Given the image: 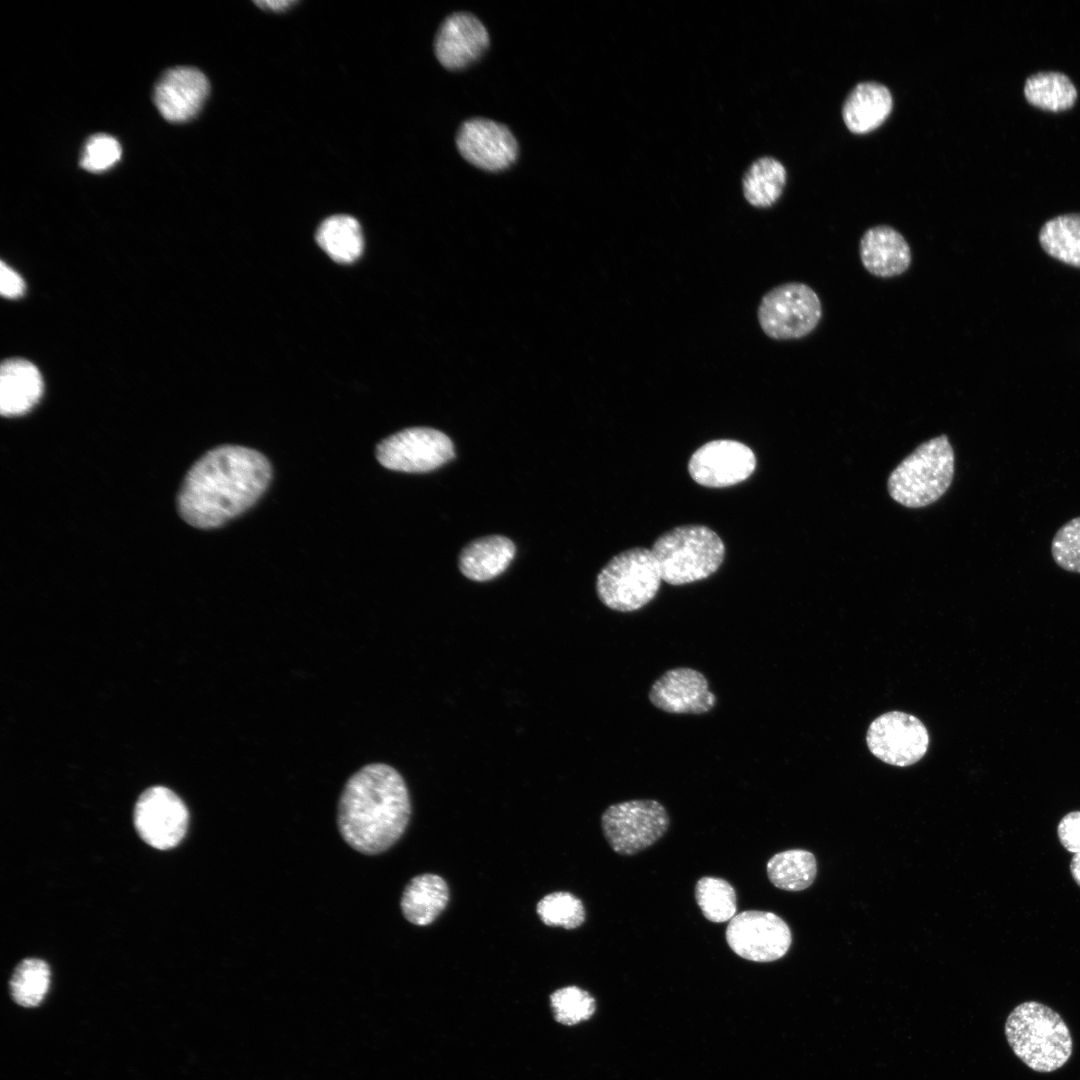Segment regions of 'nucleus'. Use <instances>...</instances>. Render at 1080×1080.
<instances>
[{
  "label": "nucleus",
  "instance_id": "nucleus-14",
  "mask_svg": "<svg viewBox=\"0 0 1080 1080\" xmlns=\"http://www.w3.org/2000/svg\"><path fill=\"white\" fill-rule=\"evenodd\" d=\"M462 157L477 168L498 172L509 168L518 157V143L504 124L485 118L462 123L456 135Z\"/></svg>",
  "mask_w": 1080,
  "mask_h": 1080
},
{
  "label": "nucleus",
  "instance_id": "nucleus-23",
  "mask_svg": "<svg viewBox=\"0 0 1080 1080\" xmlns=\"http://www.w3.org/2000/svg\"><path fill=\"white\" fill-rule=\"evenodd\" d=\"M785 183L784 165L774 157L763 156L756 159L744 173L743 195L751 206L769 208L782 195Z\"/></svg>",
  "mask_w": 1080,
  "mask_h": 1080
},
{
  "label": "nucleus",
  "instance_id": "nucleus-10",
  "mask_svg": "<svg viewBox=\"0 0 1080 1080\" xmlns=\"http://www.w3.org/2000/svg\"><path fill=\"white\" fill-rule=\"evenodd\" d=\"M725 937L736 955L754 962L778 960L792 943L788 924L777 914L760 910L736 914L727 925Z\"/></svg>",
  "mask_w": 1080,
  "mask_h": 1080
},
{
  "label": "nucleus",
  "instance_id": "nucleus-35",
  "mask_svg": "<svg viewBox=\"0 0 1080 1080\" xmlns=\"http://www.w3.org/2000/svg\"><path fill=\"white\" fill-rule=\"evenodd\" d=\"M0 290L1 294L7 298H17L25 290L22 277L4 262H1L0 266Z\"/></svg>",
  "mask_w": 1080,
  "mask_h": 1080
},
{
  "label": "nucleus",
  "instance_id": "nucleus-27",
  "mask_svg": "<svg viewBox=\"0 0 1080 1080\" xmlns=\"http://www.w3.org/2000/svg\"><path fill=\"white\" fill-rule=\"evenodd\" d=\"M1026 99L1033 105L1052 111L1071 107L1077 90L1071 79L1058 71H1040L1030 75L1024 85Z\"/></svg>",
  "mask_w": 1080,
  "mask_h": 1080
},
{
  "label": "nucleus",
  "instance_id": "nucleus-30",
  "mask_svg": "<svg viewBox=\"0 0 1080 1080\" xmlns=\"http://www.w3.org/2000/svg\"><path fill=\"white\" fill-rule=\"evenodd\" d=\"M540 920L547 926L575 929L585 920L582 901L569 892H553L545 895L536 906Z\"/></svg>",
  "mask_w": 1080,
  "mask_h": 1080
},
{
  "label": "nucleus",
  "instance_id": "nucleus-2",
  "mask_svg": "<svg viewBox=\"0 0 1080 1080\" xmlns=\"http://www.w3.org/2000/svg\"><path fill=\"white\" fill-rule=\"evenodd\" d=\"M411 816L405 780L392 766L370 763L346 781L337 825L343 840L365 855L388 850L404 834Z\"/></svg>",
  "mask_w": 1080,
  "mask_h": 1080
},
{
  "label": "nucleus",
  "instance_id": "nucleus-33",
  "mask_svg": "<svg viewBox=\"0 0 1080 1080\" xmlns=\"http://www.w3.org/2000/svg\"><path fill=\"white\" fill-rule=\"evenodd\" d=\"M121 157V146L112 136L96 134L86 142L80 165L90 172H102L111 168Z\"/></svg>",
  "mask_w": 1080,
  "mask_h": 1080
},
{
  "label": "nucleus",
  "instance_id": "nucleus-31",
  "mask_svg": "<svg viewBox=\"0 0 1080 1080\" xmlns=\"http://www.w3.org/2000/svg\"><path fill=\"white\" fill-rule=\"evenodd\" d=\"M554 1018L563 1025H575L592 1017L596 1009L595 999L577 986L557 989L550 995Z\"/></svg>",
  "mask_w": 1080,
  "mask_h": 1080
},
{
  "label": "nucleus",
  "instance_id": "nucleus-7",
  "mask_svg": "<svg viewBox=\"0 0 1080 1080\" xmlns=\"http://www.w3.org/2000/svg\"><path fill=\"white\" fill-rule=\"evenodd\" d=\"M757 318L762 331L773 340H797L808 336L822 318L818 294L802 282H786L761 299Z\"/></svg>",
  "mask_w": 1080,
  "mask_h": 1080
},
{
  "label": "nucleus",
  "instance_id": "nucleus-15",
  "mask_svg": "<svg viewBox=\"0 0 1080 1080\" xmlns=\"http://www.w3.org/2000/svg\"><path fill=\"white\" fill-rule=\"evenodd\" d=\"M648 698L656 708L672 714H704L716 705L707 678L690 667L664 672L651 686Z\"/></svg>",
  "mask_w": 1080,
  "mask_h": 1080
},
{
  "label": "nucleus",
  "instance_id": "nucleus-17",
  "mask_svg": "<svg viewBox=\"0 0 1080 1080\" xmlns=\"http://www.w3.org/2000/svg\"><path fill=\"white\" fill-rule=\"evenodd\" d=\"M209 93L206 76L193 67H174L166 71L154 90V102L160 114L171 122L194 117Z\"/></svg>",
  "mask_w": 1080,
  "mask_h": 1080
},
{
  "label": "nucleus",
  "instance_id": "nucleus-37",
  "mask_svg": "<svg viewBox=\"0 0 1080 1080\" xmlns=\"http://www.w3.org/2000/svg\"><path fill=\"white\" fill-rule=\"evenodd\" d=\"M1070 871L1073 879L1080 886V852L1073 855L1070 863Z\"/></svg>",
  "mask_w": 1080,
  "mask_h": 1080
},
{
  "label": "nucleus",
  "instance_id": "nucleus-24",
  "mask_svg": "<svg viewBox=\"0 0 1080 1080\" xmlns=\"http://www.w3.org/2000/svg\"><path fill=\"white\" fill-rule=\"evenodd\" d=\"M316 241L328 256L342 264L354 262L363 251L360 224L349 215H333L325 219L317 229Z\"/></svg>",
  "mask_w": 1080,
  "mask_h": 1080
},
{
  "label": "nucleus",
  "instance_id": "nucleus-36",
  "mask_svg": "<svg viewBox=\"0 0 1080 1080\" xmlns=\"http://www.w3.org/2000/svg\"><path fill=\"white\" fill-rule=\"evenodd\" d=\"M255 3L258 6H260L261 8L270 9V10H274V11H280V10H283V9H286V8L290 7L295 2L291 1V0H288V1L287 0H280V1H258V2H255Z\"/></svg>",
  "mask_w": 1080,
  "mask_h": 1080
},
{
  "label": "nucleus",
  "instance_id": "nucleus-3",
  "mask_svg": "<svg viewBox=\"0 0 1080 1080\" xmlns=\"http://www.w3.org/2000/svg\"><path fill=\"white\" fill-rule=\"evenodd\" d=\"M1005 1034L1015 1055L1037 1072L1059 1069L1072 1054V1037L1064 1020L1036 1001L1021 1003L1011 1011Z\"/></svg>",
  "mask_w": 1080,
  "mask_h": 1080
},
{
  "label": "nucleus",
  "instance_id": "nucleus-12",
  "mask_svg": "<svg viewBox=\"0 0 1080 1080\" xmlns=\"http://www.w3.org/2000/svg\"><path fill=\"white\" fill-rule=\"evenodd\" d=\"M188 820L183 801L163 786L145 790L135 805V828L142 840L156 849L177 846L185 836Z\"/></svg>",
  "mask_w": 1080,
  "mask_h": 1080
},
{
  "label": "nucleus",
  "instance_id": "nucleus-9",
  "mask_svg": "<svg viewBox=\"0 0 1080 1080\" xmlns=\"http://www.w3.org/2000/svg\"><path fill=\"white\" fill-rule=\"evenodd\" d=\"M455 456L451 439L429 427H412L383 439L376 458L385 468L408 473L435 470Z\"/></svg>",
  "mask_w": 1080,
  "mask_h": 1080
},
{
  "label": "nucleus",
  "instance_id": "nucleus-21",
  "mask_svg": "<svg viewBox=\"0 0 1080 1080\" xmlns=\"http://www.w3.org/2000/svg\"><path fill=\"white\" fill-rule=\"evenodd\" d=\"M448 901L449 889L445 880L437 874L423 873L405 886L400 908L408 922L426 926L443 912Z\"/></svg>",
  "mask_w": 1080,
  "mask_h": 1080
},
{
  "label": "nucleus",
  "instance_id": "nucleus-18",
  "mask_svg": "<svg viewBox=\"0 0 1080 1080\" xmlns=\"http://www.w3.org/2000/svg\"><path fill=\"white\" fill-rule=\"evenodd\" d=\"M859 255L863 267L879 278L899 276L912 263L907 240L888 225L873 226L864 232L859 243Z\"/></svg>",
  "mask_w": 1080,
  "mask_h": 1080
},
{
  "label": "nucleus",
  "instance_id": "nucleus-4",
  "mask_svg": "<svg viewBox=\"0 0 1080 1080\" xmlns=\"http://www.w3.org/2000/svg\"><path fill=\"white\" fill-rule=\"evenodd\" d=\"M954 475V452L946 435L919 445L891 472L890 496L908 508H922L937 501Z\"/></svg>",
  "mask_w": 1080,
  "mask_h": 1080
},
{
  "label": "nucleus",
  "instance_id": "nucleus-32",
  "mask_svg": "<svg viewBox=\"0 0 1080 1080\" xmlns=\"http://www.w3.org/2000/svg\"><path fill=\"white\" fill-rule=\"evenodd\" d=\"M1051 555L1061 569L1080 574V516L1070 519L1054 534Z\"/></svg>",
  "mask_w": 1080,
  "mask_h": 1080
},
{
  "label": "nucleus",
  "instance_id": "nucleus-19",
  "mask_svg": "<svg viewBox=\"0 0 1080 1080\" xmlns=\"http://www.w3.org/2000/svg\"><path fill=\"white\" fill-rule=\"evenodd\" d=\"M43 380L37 367L20 358L6 360L0 370V411L3 416L21 415L39 401Z\"/></svg>",
  "mask_w": 1080,
  "mask_h": 1080
},
{
  "label": "nucleus",
  "instance_id": "nucleus-1",
  "mask_svg": "<svg viewBox=\"0 0 1080 1080\" xmlns=\"http://www.w3.org/2000/svg\"><path fill=\"white\" fill-rule=\"evenodd\" d=\"M271 476L268 459L254 449L213 448L187 472L177 497L178 512L196 528L219 527L254 505Z\"/></svg>",
  "mask_w": 1080,
  "mask_h": 1080
},
{
  "label": "nucleus",
  "instance_id": "nucleus-5",
  "mask_svg": "<svg viewBox=\"0 0 1080 1080\" xmlns=\"http://www.w3.org/2000/svg\"><path fill=\"white\" fill-rule=\"evenodd\" d=\"M662 580L683 585L712 575L723 562L721 538L703 525H683L662 534L651 549Z\"/></svg>",
  "mask_w": 1080,
  "mask_h": 1080
},
{
  "label": "nucleus",
  "instance_id": "nucleus-34",
  "mask_svg": "<svg viewBox=\"0 0 1080 1080\" xmlns=\"http://www.w3.org/2000/svg\"><path fill=\"white\" fill-rule=\"evenodd\" d=\"M1057 835L1067 851L1074 854L1080 852V811L1063 816L1057 827Z\"/></svg>",
  "mask_w": 1080,
  "mask_h": 1080
},
{
  "label": "nucleus",
  "instance_id": "nucleus-25",
  "mask_svg": "<svg viewBox=\"0 0 1080 1080\" xmlns=\"http://www.w3.org/2000/svg\"><path fill=\"white\" fill-rule=\"evenodd\" d=\"M766 870L775 887L785 891H801L814 882L817 863L811 852L791 849L773 855L767 862Z\"/></svg>",
  "mask_w": 1080,
  "mask_h": 1080
},
{
  "label": "nucleus",
  "instance_id": "nucleus-8",
  "mask_svg": "<svg viewBox=\"0 0 1080 1080\" xmlns=\"http://www.w3.org/2000/svg\"><path fill=\"white\" fill-rule=\"evenodd\" d=\"M669 815L654 799H634L610 805L601 816L604 837L620 855H634L656 843L668 830Z\"/></svg>",
  "mask_w": 1080,
  "mask_h": 1080
},
{
  "label": "nucleus",
  "instance_id": "nucleus-26",
  "mask_svg": "<svg viewBox=\"0 0 1080 1080\" xmlns=\"http://www.w3.org/2000/svg\"><path fill=\"white\" fill-rule=\"evenodd\" d=\"M1039 241L1051 257L1080 268V213L1048 220L1040 230Z\"/></svg>",
  "mask_w": 1080,
  "mask_h": 1080
},
{
  "label": "nucleus",
  "instance_id": "nucleus-13",
  "mask_svg": "<svg viewBox=\"0 0 1080 1080\" xmlns=\"http://www.w3.org/2000/svg\"><path fill=\"white\" fill-rule=\"evenodd\" d=\"M756 457L747 445L730 439L710 441L691 456L688 471L705 487H728L746 480L755 470Z\"/></svg>",
  "mask_w": 1080,
  "mask_h": 1080
},
{
  "label": "nucleus",
  "instance_id": "nucleus-20",
  "mask_svg": "<svg viewBox=\"0 0 1080 1080\" xmlns=\"http://www.w3.org/2000/svg\"><path fill=\"white\" fill-rule=\"evenodd\" d=\"M516 548L507 537L491 535L476 539L462 550L459 569L470 580L484 582L501 573L512 562Z\"/></svg>",
  "mask_w": 1080,
  "mask_h": 1080
},
{
  "label": "nucleus",
  "instance_id": "nucleus-28",
  "mask_svg": "<svg viewBox=\"0 0 1080 1080\" xmlns=\"http://www.w3.org/2000/svg\"><path fill=\"white\" fill-rule=\"evenodd\" d=\"M50 984L48 964L37 958H26L14 969L10 979L13 1000L23 1007H34L44 999Z\"/></svg>",
  "mask_w": 1080,
  "mask_h": 1080
},
{
  "label": "nucleus",
  "instance_id": "nucleus-22",
  "mask_svg": "<svg viewBox=\"0 0 1080 1080\" xmlns=\"http://www.w3.org/2000/svg\"><path fill=\"white\" fill-rule=\"evenodd\" d=\"M892 108L889 89L876 81L858 83L848 94L842 108L847 127L865 133L879 126Z\"/></svg>",
  "mask_w": 1080,
  "mask_h": 1080
},
{
  "label": "nucleus",
  "instance_id": "nucleus-29",
  "mask_svg": "<svg viewBox=\"0 0 1080 1080\" xmlns=\"http://www.w3.org/2000/svg\"><path fill=\"white\" fill-rule=\"evenodd\" d=\"M695 899L703 916L711 922L730 921L736 915L735 889L723 878L701 877L695 886Z\"/></svg>",
  "mask_w": 1080,
  "mask_h": 1080
},
{
  "label": "nucleus",
  "instance_id": "nucleus-16",
  "mask_svg": "<svg viewBox=\"0 0 1080 1080\" xmlns=\"http://www.w3.org/2000/svg\"><path fill=\"white\" fill-rule=\"evenodd\" d=\"M489 45L482 22L467 12H455L444 19L434 40L435 55L449 70H459L477 61Z\"/></svg>",
  "mask_w": 1080,
  "mask_h": 1080
},
{
  "label": "nucleus",
  "instance_id": "nucleus-6",
  "mask_svg": "<svg viewBox=\"0 0 1080 1080\" xmlns=\"http://www.w3.org/2000/svg\"><path fill=\"white\" fill-rule=\"evenodd\" d=\"M658 562L651 550L631 548L614 556L596 580L600 601L619 612H632L648 604L661 584Z\"/></svg>",
  "mask_w": 1080,
  "mask_h": 1080
},
{
  "label": "nucleus",
  "instance_id": "nucleus-11",
  "mask_svg": "<svg viewBox=\"0 0 1080 1080\" xmlns=\"http://www.w3.org/2000/svg\"><path fill=\"white\" fill-rule=\"evenodd\" d=\"M866 741L871 753L881 761L906 767L926 754L929 735L917 717L891 711L880 715L870 724Z\"/></svg>",
  "mask_w": 1080,
  "mask_h": 1080
}]
</instances>
